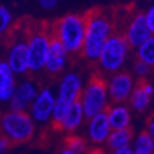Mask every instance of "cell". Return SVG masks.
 <instances>
[{
	"label": "cell",
	"instance_id": "obj_21",
	"mask_svg": "<svg viewBox=\"0 0 154 154\" xmlns=\"http://www.w3.org/2000/svg\"><path fill=\"white\" fill-rule=\"evenodd\" d=\"M133 150L143 154H154V140L146 129L135 136L133 141Z\"/></svg>",
	"mask_w": 154,
	"mask_h": 154
},
{
	"label": "cell",
	"instance_id": "obj_24",
	"mask_svg": "<svg viewBox=\"0 0 154 154\" xmlns=\"http://www.w3.org/2000/svg\"><path fill=\"white\" fill-rule=\"evenodd\" d=\"M152 69H153L152 67L148 66L138 59H135L133 64V75L137 81H143L148 79V77L151 75Z\"/></svg>",
	"mask_w": 154,
	"mask_h": 154
},
{
	"label": "cell",
	"instance_id": "obj_30",
	"mask_svg": "<svg viewBox=\"0 0 154 154\" xmlns=\"http://www.w3.org/2000/svg\"><path fill=\"white\" fill-rule=\"evenodd\" d=\"M110 154H133V148L127 146V148H123V149L114 150V151H111Z\"/></svg>",
	"mask_w": 154,
	"mask_h": 154
},
{
	"label": "cell",
	"instance_id": "obj_16",
	"mask_svg": "<svg viewBox=\"0 0 154 154\" xmlns=\"http://www.w3.org/2000/svg\"><path fill=\"white\" fill-rule=\"evenodd\" d=\"M106 113L112 131L131 126V109L126 103H111Z\"/></svg>",
	"mask_w": 154,
	"mask_h": 154
},
{
	"label": "cell",
	"instance_id": "obj_1",
	"mask_svg": "<svg viewBox=\"0 0 154 154\" xmlns=\"http://www.w3.org/2000/svg\"><path fill=\"white\" fill-rule=\"evenodd\" d=\"M116 32V22L110 12L94 9L86 13V31L81 56L96 64L106 42Z\"/></svg>",
	"mask_w": 154,
	"mask_h": 154
},
{
	"label": "cell",
	"instance_id": "obj_31",
	"mask_svg": "<svg viewBox=\"0 0 154 154\" xmlns=\"http://www.w3.org/2000/svg\"><path fill=\"white\" fill-rule=\"evenodd\" d=\"M56 154H78V153H75V152L71 151V150H69V149H67L65 146H62L60 149H58Z\"/></svg>",
	"mask_w": 154,
	"mask_h": 154
},
{
	"label": "cell",
	"instance_id": "obj_11",
	"mask_svg": "<svg viewBox=\"0 0 154 154\" xmlns=\"http://www.w3.org/2000/svg\"><path fill=\"white\" fill-rule=\"evenodd\" d=\"M16 75H24L29 72L27 41L25 38H16L10 43L5 59Z\"/></svg>",
	"mask_w": 154,
	"mask_h": 154
},
{
	"label": "cell",
	"instance_id": "obj_9",
	"mask_svg": "<svg viewBox=\"0 0 154 154\" xmlns=\"http://www.w3.org/2000/svg\"><path fill=\"white\" fill-rule=\"evenodd\" d=\"M84 83L82 77L75 71L65 73L58 83L56 92V103L65 106H70L80 100Z\"/></svg>",
	"mask_w": 154,
	"mask_h": 154
},
{
	"label": "cell",
	"instance_id": "obj_25",
	"mask_svg": "<svg viewBox=\"0 0 154 154\" xmlns=\"http://www.w3.org/2000/svg\"><path fill=\"white\" fill-rule=\"evenodd\" d=\"M144 13V17H146V25L149 27L150 31L152 35H154V5H152Z\"/></svg>",
	"mask_w": 154,
	"mask_h": 154
},
{
	"label": "cell",
	"instance_id": "obj_23",
	"mask_svg": "<svg viewBox=\"0 0 154 154\" xmlns=\"http://www.w3.org/2000/svg\"><path fill=\"white\" fill-rule=\"evenodd\" d=\"M14 22V17L9 8L0 5V37L8 33Z\"/></svg>",
	"mask_w": 154,
	"mask_h": 154
},
{
	"label": "cell",
	"instance_id": "obj_5",
	"mask_svg": "<svg viewBox=\"0 0 154 154\" xmlns=\"http://www.w3.org/2000/svg\"><path fill=\"white\" fill-rule=\"evenodd\" d=\"M79 101L82 106L86 120L98 113L106 112L111 105L106 78L100 73L93 75L84 85Z\"/></svg>",
	"mask_w": 154,
	"mask_h": 154
},
{
	"label": "cell",
	"instance_id": "obj_7",
	"mask_svg": "<svg viewBox=\"0 0 154 154\" xmlns=\"http://www.w3.org/2000/svg\"><path fill=\"white\" fill-rule=\"evenodd\" d=\"M110 101L112 103H126L137 84L133 73L125 70L106 78Z\"/></svg>",
	"mask_w": 154,
	"mask_h": 154
},
{
	"label": "cell",
	"instance_id": "obj_14",
	"mask_svg": "<svg viewBox=\"0 0 154 154\" xmlns=\"http://www.w3.org/2000/svg\"><path fill=\"white\" fill-rule=\"evenodd\" d=\"M70 55L60 42L55 38H52L49 53L46 57L44 71L50 75H57L62 73L68 64Z\"/></svg>",
	"mask_w": 154,
	"mask_h": 154
},
{
	"label": "cell",
	"instance_id": "obj_6",
	"mask_svg": "<svg viewBox=\"0 0 154 154\" xmlns=\"http://www.w3.org/2000/svg\"><path fill=\"white\" fill-rule=\"evenodd\" d=\"M52 38L53 37L50 28L43 26L32 29L26 35L28 67L30 73H39L44 71Z\"/></svg>",
	"mask_w": 154,
	"mask_h": 154
},
{
	"label": "cell",
	"instance_id": "obj_26",
	"mask_svg": "<svg viewBox=\"0 0 154 154\" xmlns=\"http://www.w3.org/2000/svg\"><path fill=\"white\" fill-rule=\"evenodd\" d=\"M12 148L13 146L10 140L0 133V154H7Z\"/></svg>",
	"mask_w": 154,
	"mask_h": 154
},
{
	"label": "cell",
	"instance_id": "obj_15",
	"mask_svg": "<svg viewBox=\"0 0 154 154\" xmlns=\"http://www.w3.org/2000/svg\"><path fill=\"white\" fill-rule=\"evenodd\" d=\"M112 128L109 123L107 113L101 112L88 120V139L95 146L106 143Z\"/></svg>",
	"mask_w": 154,
	"mask_h": 154
},
{
	"label": "cell",
	"instance_id": "obj_32",
	"mask_svg": "<svg viewBox=\"0 0 154 154\" xmlns=\"http://www.w3.org/2000/svg\"><path fill=\"white\" fill-rule=\"evenodd\" d=\"M133 154H143V153H139V152H136V151H134L133 150Z\"/></svg>",
	"mask_w": 154,
	"mask_h": 154
},
{
	"label": "cell",
	"instance_id": "obj_13",
	"mask_svg": "<svg viewBox=\"0 0 154 154\" xmlns=\"http://www.w3.org/2000/svg\"><path fill=\"white\" fill-rule=\"evenodd\" d=\"M154 94V84L148 80L137 81L128 99L129 108L137 113H143L151 107Z\"/></svg>",
	"mask_w": 154,
	"mask_h": 154
},
{
	"label": "cell",
	"instance_id": "obj_8",
	"mask_svg": "<svg viewBox=\"0 0 154 154\" xmlns=\"http://www.w3.org/2000/svg\"><path fill=\"white\" fill-rule=\"evenodd\" d=\"M55 103L56 95L51 88H40L28 110V113L35 123L40 125L51 123Z\"/></svg>",
	"mask_w": 154,
	"mask_h": 154
},
{
	"label": "cell",
	"instance_id": "obj_20",
	"mask_svg": "<svg viewBox=\"0 0 154 154\" xmlns=\"http://www.w3.org/2000/svg\"><path fill=\"white\" fill-rule=\"evenodd\" d=\"M136 59L154 68V35L135 50Z\"/></svg>",
	"mask_w": 154,
	"mask_h": 154
},
{
	"label": "cell",
	"instance_id": "obj_17",
	"mask_svg": "<svg viewBox=\"0 0 154 154\" xmlns=\"http://www.w3.org/2000/svg\"><path fill=\"white\" fill-rule=\"evenodd\" d=\"M16 75L5 59L0 60V103H10L16 88Z\"/></svg>",
	"mask_w": 154,
	"mask_h": 154
},
{
	"label": "cell",
	"instance_id": "obj_10",
	"mask_svg": "<svg viewBox=\"0 0 154 154\" xmlns=\"http://www.w3.org/2000/svg\"><path fill=\"white\" fill-rule=\"evenodd\" d=\"M122 35L131 50H136L152 36L149 27L146 25L143 12H137L128 18L124 27Z\"/></svg>",
	"mask_w": 154,
	"mask_h": 154
},
{
	"label": "cell",
	"instance_id": "obj_27",
	"mask_svg": "<svg viewBox=\"0 0 154 154\" xmlns=\"http://www.w3.org/2000/svg\"><path fill=\"white\" fill-rule=\"evenodd\" d=\"M38 2H39V5H40L43 10L51 11L56 8L57 3H58V0H38Z\"/></svg>",
	"mask_w": 154,
	"mask_h": 154
},
{
	"label": "cell",
	"instance_id": "obj_12",
	"mask_svg": "<svg viewBox=\"0 0 154 154\" xmlns=\"http://www.w3.org/2000/svg\"><path fill=\"white\" fill-rule=\"evenodd\" d=\"M38 92V85L32 80L25 79L21 82H18L15 91H14V94L9 103L10 110L27 111L28 112Z\"/></svg>",
	"mask_w": 154,
	"mask_h": 154
},
{
	"label": "cell",
	"instance_id": "obj_3",
	"mask_svg": "<svg viewBox=\"0 0 154 154\" xmlns=\"http://www.w3.org/2000/svg\"><path fill=\"white\" fill-rule=\"evenodd\" d=\"M131 48L121 32L116 31L106 42L96 63L98 73L105 78L122 71L125 66Z\"/></svg>",
	"mask_w": 154,
	"mask_h": 154
},
{
	"label": "cell",
	"instance_id": "obj_28",
	"mask_svg": "<svg viewBox=\"0 0 154 154\" xmlns=\"http://www.w3.org/2000/svg\"><path fill=\"white\" fill-rule=\"evenodd\" d=\"M146 131L150 134V136L154 140V112H152L148 118L146 122Z\"/></svg>",
	"mask_w": 154,
	"mask_h": 154
},
{
	"label": "cell",
	"instance_id": "obj_22",
	"mask_svg": "<svg viewBox=\"0 0 154 154\" xmlns=\"http://www.w3.org/2000/svg\"><path fill=\"white\" fill-rule=\"evenodd\" d=\"M63 146L71 150L78 154H84L88 151V140L84 137L77 135V134H69L67 135L63 142Z\"/></svg>",
	"mask_w": 154,
	"mask_h": 154
},
{
	"label": "cell",
	"instance_id": "obj_18",
	"mask_svg": "<svg viewBox=\"0 0 154 154\" xmlns=\"http://www.w3.org/2000/svg\"><path fill=\"white\" fill-rule=\"evenodd\" d=\"M85 120H86V118H85L82 106H81L80 101H77L70 106L66 116L62 123L59 124L56 131H60V133H66L67 135L75 134L81 127V125L84 123Z\"/></svg>",
	"mask_w": 154,
	"mask_h": 154
},
{
	"label": "cell",
	"instance_id": "obj_19",
	"mask_svg": "<svg viewBox=\"0 0 154 154\" xmlns=\"http://www.w3.org/2000/svg\"><path fill=\"white\" fill-rule=\"evenodd\" d=\"M134 139H135V131L133 126L123 129H114L111 131L110 136L107 139L106 146L107 149L111 152L114 150L131 146Z\"/></svg>",
	"mask_w": 154,
	"mask_h": 154
},
{
	"label": "cell",
	"instance_id": "obj_33",
	"mask_svg": "<svg viewBox=\"0 0 154 154\" xmlns=\"http://www.w3.org/2000/svg\"><path fill=\"white\" fill-rule=\"evenodd\" d=\"M152 105H153V108H154V94H153V100H152Z\"/></svg>",
	"mask_w": 154,
	"mask_h": 154
},
{
	"label": "cell",
	"instance_id": "obj_29",
	"mask_svg": "<svg viewBox=\"0 0 154 154\" xmlns=\"http://www.w3.org/2000/svg\"><path fill=\"white\" fill-rule=\"evenodd\" d=\"M84 154H107V152L100 146H92V148H88Z\"/></svg>",
	"mask_w": 154,
	"mask_h": 154
},
{
	"label": "cell",
	"instance_id": "obj_2",
	"mask_svg": "<svg viewBox=\"0 0 154 154\" xmlns=\"http://www.w3.org/2000/svg\"><path fill=\"white\" fill-rule=\"evenodd\" d=\"M49 28L52 37L64 45L68 54L81 55L86 31V14H66Z\"/></svg>",
	"mask_w": 154,
	"mask_h": 154
},
{
	"label": "cell",
	"instance_id": "obj_4",
	"mask_svg": "<svg viewBox=\"0 0 154 154\" xmlns=\"http://www.w3.org/2000/svg\"><path fill=\"white\" fill-rule=\"evenodd\" d=\"M36 129L37 124L27 111L8 110L1 116L0 133L10 140L13 146L30 142Z\"/></svg>",
	"mask_w": 154,
	"mask_h": 154
},
{
	"label": "cell",
	"instance_id": "obj_34",
	"mask_svg": "<svg viewBox=\"0 0 154 154\" xmlns=\"http://www.w3.org/2000/svg\"><path fill=\"white\" fill-rule=\"evenodd\" d=\"M1 116H2V113L0 112V121H1Z\"/></svg>",
	"mask_w": 154,
	"mask_h": 154
}]
</instances>
